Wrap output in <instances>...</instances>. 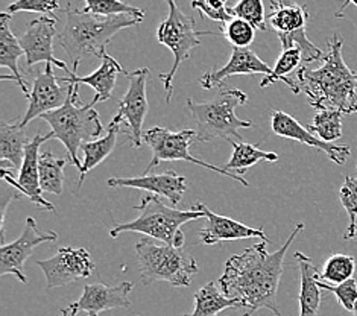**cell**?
<instances>
[{
  "mask_svg": "<svg viewBox=\"0 0 357 316\" xmlns=\"http://www.w3.org/2000/svg\"><path fill=\"white\" fill-rule=\"evenodd\" d=\"M61 316H70V313L67 312V309H63V310H61Z\"/></svg>",
  "mask_w": 357,
  "mask_h": 316,
  "instance_id": "b9f144b4",
  "label": "cell"
},
{
  "mask_svg": "<svg viewBox=\"0 0 357 316\" xmlns=\"http://www.w3.org/2000/svg\"><path fill=\"white\" fill-rule=\"evenodd\" d=\"M248 102V95L242 90H224L216 98L207 102H195L187 99L195 123H197L198 142H210L213 139H225L231 142H243L241 130L252 128L251 121H242L236 116V108Z\"/></svg>",
  "mask_w": 357,
  "mask_h": 316,
  "instance_id": "8992f818",
  "label": "cell"
},
{
  "mask_svg": "<svg viewBox=\"0 0 357 316\" xmlns=\"http://www.w3.org/2000/svg\"><path fill=\"white\" fill-rule=\"evenodd\" d=\"M166 3L169 5V14L166 19L160 23V27L157 29V40L167 49H171V52L175 57L171 72L158 76L165 84L166 102L169 104L172 99L174 78L178 67H180L185 59L190 58L192 50L195 47L201 46V40L198 38L199 32L195 29L193 17L184 14L175 3V0H166Z\"/></svg>",
  "mask_w": 357,
  "mask_h": 316,
  "instance_id": "ba28073f",
  "label": "cell"
},
{
  "mask_svg": "<svg viewBox=\"0 0 357 316\" xmlns=\"http://www.w3.org/2000/svg\"><path fill=\"white\" fill-rule=\"evenodd\" d=\"M271 128L274 134L280 135V137H286L295 142H300L303 144H309V146L326 152L327 157L331 161H335L336 165H344L351 153V149L348 144H335L321 140L313 133H310L307 128H304L295 117L284 113L282 110L272 111Z\"/></svg>",
  "mask_w": 357,
  "mask_h": 316,
  "instance_id": "ac0fdd59",
  "label": "cell"
},
{
  "mask_svg": "<svg viewBox=\"0 0 357 316\" xmlns=\"http://www.w3.org/2000/svg\"><path fill=\"white\" fill-rule=\"evenodd\" d=\"M307 20V8L300 5L296 0H271V13L268 14L266 23L275 31L283 50L298 46L303 50L304 61L313 63L324 58V54L305 33Z\"/></svg>",
  "mask_w": 357,
  "mask_h": 316,
  "instance_id": "30bf717a",
  "label": "cell"
},
{
  "mask_svg": "<svg viewBox=\"0 0 357 316\" xmlns=\"http://www.w3.org/2000/svg\"><path fill=\"white\" fill-rule=\"evenodd\" d=\"M353 316H357V301L354 303V309H353Z\"/></svg>",
  "mask_w": 357,
  "mask_h": 316,
  "instance_id": "7bdbcfd3",
  "label": "cell"
},
{
  "mask_svg": "<svg viewBox=\"0 0 357 316\" xmlns=\"http://www.w3.org/2000/svg\"><path fill=\"white\" fill-rule=\"evenodd\" d=\"M318 286L322 290H327V292L333 294L337 298L339 304H341L345 310L353 312L354 303L357 301V281L354 277L344 281V283H339V285H330L319 278Z\"/></svg>",
  "mask_w": 357,
  "mask_h": 316,
  "instance_id": "8d00e7d4",
  "label": "cell"
},
{
  "mask_svg": "<svg viewBox=\"0 0 357 316\" xmlns=\"http://www.w3.org/2000/svg\"><path fill=\"white\" fill-rule=\"evenodd\" d=\"M134 285L131 281H122L117 286H107L104 283H93L84 286V292L78 301L66 307L70 316L79 312H87L89 316H98L100 312L112 309H128L131 307L130 294Z\"/></svg>",
  "mask_w": 357,
  "mask_h": 316,
  "instance_id": "2e32d148",
  "label": "cell"
},
{
  "mask_svg": "<svg viewBox=\"0 0 357 316\" xmlns=\"http://www.w3.org/2000/svg\"><path fill=\"white\" fill-rule=\"evenodd\" d=\"M13 20V14L2 13L0 14V66L8 67L13 72L14 81L20 85V90L24 95L29 96L28 85L24 82L20 73L19 58L24 55V50L20 45V40H17L14 32L10 28V22Z\"/></svg>",
  "mask_w": 357,
  "mask_h": 316,
  "instance_id": "603a6c76",
  "label": "cell"
},
{
  "mask_svg": "<svg viewBox=\"0 0 357 316\" xmlns=\"http://www.w3.org/2000/svg\"><path fill=\"white\" fill-rule=\"evenodd\" d=\"M193 209L204 211L206 215V225L199 230V237L204 245H216L228 241H239V239H261L263 242H269L263 228H251L242 222L216 215L208 210L202 202H197Z\"/></svg>",
  "mask_w": 357,
  "mask_h": 316,
  "instance_id": "d6986e66",
  "label": "cell"
},
{
  "mask_svg": "<svg viewBox=\"0 0 357 316\" xmlns=\"http://www.w3.org/2000/svg\"><path fill=\"white\" fill-rule=\"evenodd\" d=\"M339 198H341L342 206L350 218V225L347 228V233L344 239H353L357 234V176H347L345 183L339 192Z\"/></svg>",
  "mask_w": 357,
  "mask_h": 316,
  "instance_id": "d590c367",
  "label": "cell"
},
{
  "mask_svg": "<svg viewBox=\"0 0 357 316\" xmlns=\"http://www.w3.org/2000/svg\"><path fill=\"white\" fill-rule=\"evenodd\" d=\"M78 67L73 66V70L66 78H58L59 82L66 85H89L95 90V98L90 104L95 107L99 102H105L113 95V90L116 87L117 76L121 73H125L123 67L116 61V58L112 55L104 54L102 57V64L98 70L93 72L89 76H78Z\"/></svg>",
  "mask_w": 357,
  "mask_h": 316,
  "instance_id": "44dd1931",
  "label": "cell"
},
{
  "mask_svg": "<svg viewBox=\"0 0 357 316\" xmlns=\"http://www.w3.org/2000/svg\"><path fill=\"white\" fill-rule=\"evenodd\" d=\"M59 10H61V5L58 0H14L11 5H8L6 13L13 15L15 13H38L55 17V13Z\"/></svg>",
  "mask_w": 357,
  "mask_h": 316,
  "instance_id": "74e56055",
  "label": "cell"
},
{
  "mask_svg": "<svg viewBox=\"0 0 357 316\" xmlns=\"http://www.w3.org/2000/svg\"><path fill=\"white\" fill-rule=\"evenodd\" d=\"M225 5L227 0H192V8L198 10L201 17H207V19L222 24L233 19Z\"/></svg>",
  "mask_w": 357,
  "mask_h": 316,
  "instance_id": "f35d334b",
  "label": "cell"
},
{
  "mask_svg": "<svg viewBox=\"0 0 357 316\" xmlns=\"http://www.w3.org/2000/svg\"><path fill=\"white\" fill-rule=\"evenodd\" d=\"M19 196V193L13 190V186L2 179V204H0V207H2V215H0V222H2V245H5V211L8 207V201L17 200Z\"/></svg>",
  "mask_w": 357,
  "mask_h": 316,
  "instance_id": "ab89813d",
  "label": "cell"
},
{
  "mask_svg": "<svg viewBox=\"0 0 357 316\" xmlns=\"http://www.w3.org/2000/svg\"><path fill=\"white\" fill-rule=\"evenodd\" d=\"M50 139H52V134L50 133L46 135H33L28 142L26 148H24V158L22 167L19 169V178L14 179L13 170L2 167V179H5L6 183H10L14 189H17L20 193L26 195L37 207L49 211H55L54 204L45 200V192L41 190L40 186V146Z\"/></svg>",
  "mask_w": 357,
  "mask_h": 316,
  "instance_id": "4fadbf2b",
  "label": "cell"
},
{
  "mask_svg": "<svg viewBox=\"0 0 357 316\" xmlns=\"http://www.w3.org/2000/svg\"><path fill=\"white\" fill-rule=\"evenodd\" d=\"M356 170H357V167H356Z\"/></svg>",
  "mask_w": 357,
  "mask_h": 316,
  "instance_id": "ee69618b",
  "label": "cell"
},
{
  "mask_svg": "<svg viewBox=\"0 0 357 316\" xmlns=\"http://www.w3.org/2000/svg\"><path fill=\"white\" fill-rule=\"evenodd\" d=\"M56 233H41L33 218H28L24 222L23 233L17 241L0 246V276L11 274L19 278L22 283H28V277L23 274V266L31 257L33 250L41 243L55 242Z\"/></svg>",
  "mask_w": 357,
  "mask_h": 316,
  "instance_id": "5bb4252c",
  "label": "cell"
},
{
  "mask_svg": "<svg viewBox=\"0 0 357 316\" xmlns=\"http://www.w3.org/2000/svg\"><path fill=\"white\" fill-rule=\"evenodd\" d=\"M195 137H197V131L195 130L171 131L160 126L151 128L149 131L143 134V143L152 151L151 163L144 169V174H151V170L158 166L161 161H187V163L198 165L204 169L213 170V172L231 178L234 181L243 184L245 187H250V183L243 176L231 174V170H227L225 167L210 165L206 163V161L192 157L189 148Z\"/></svg>",
  "mask_w": 357,
  "mask_h": 316,
  "instance_id": "9c48e42d",
  "label": "cell"
},
{
  "mask_svg": "<svg viewBox=\"0 0 357 316\" xmlns=\"http://www.w3.org/2000/svg\"><path fill=\"white\" fill-rule=\"evenodd\" d=\"M56 22L58 19H55V17L41 15L28 24L26 31H24V33L20 37V45L24 50V57H26L28 69L37 63H49L55 64L67 73L72 72L69 70V67L66 66L64 61H61V59H58L54 55Z\"/></svg>",
  "mask_w": 357,
  "mask_h": 316,
  "instance_id": "9a60e30c",
  "label": "cell"
},
{
  "mask_svg": "<svg viewBox=\"0 0 357 316\" xmlns=\"http://www.w3.org/2000/svg\"><path fill=\"white\" fill-rule=\"evenodd\" d=\"M134 250L144 286L166 281L174 287H187L192 277L199 271L198 262L183 246L158 245L151 239H140Z\"/></svg>",
  "mask_w": 357,
  "mask_h": 316,
  "instance_id": "52a82bcc",
  "label": "cell"
},
{
  "mask_svg": "<svg viewBox=\"0 0 357 316\" xmlns=\"http://www.w3.org/2000/svg\"><path fill=\"white\" fill-rule=\"evenodd\" d=\"M271 75L272 67L268 66L263 59L252 52L248 47H234L229 61L222 67V69L215 72H207L201 76L199 84L202 89L211 90L215 87H220L227 78L234 75Z\"/></svg>",
  "mask_w": 357,
  "mask_h": 316,
  "instance_id": "7402d4cb",
  "label": "cell"
},
{
  "mask_svg": "<svg viewBox=\"0 0 357 316\" xmlns=\"http://www.w3.org/2000/svg\"><path fill=\"white\" fill-rule=\"evenodd\" d=\"M142 22L139 17L128 14L93 15L69 3L66 6V24L58 37V45L66 50L72 66H79L86 58L104 57L107 46L119 31Z\"/></svg>",
  "mask_w": 357,
  "mask_h": 316,
  "instance_id": "3957f363",
  "label": "cell"
},
{
  "mask_svg": "<svg viewBox=\"0 0 357 316\" xmlns=\"http://www.w3.org/2000/svg\"><path fill=\"white\" fill-rule=\"evenodd\" d=\"M342 2H344V5H342V8H341V10H339L337 11V17H341L342 15V11L345 10V8L348 6V5H356L357 6V0H342Z\"/></svg>",
  "mask_w": 357,
  "mask_h": 316,
  "instance_id": "60d3db41",
  "label": "cell"
},
{
  "mask_svg": "<svg viewBox=\"0 0 357 316\" xmlns=\"http://www.w3.org/2000/svg\"><path fill=\"white\" fill-rule=\"evenodd\" d=\"M70 85H59V80L52 70V64H46L43 70H38L33 80L32 91L29 93V107L26 110L23 121L20 122L26 126L33 119L41 117L49 111L63 107L69 96Z\"/></svg>",
  "mask_w": 357,
  "mask_h": 316,
  "instance_id": "e0dca14e",
  "label": "cell"
},
{
  "mask_svg": "<svg viewBox=\"0 0 357 316\" xmlns=\"http://www.w3.org/2000/svg\"><path fill=\"white\" fill-rule=\"evenodd\" d=\"M234 307L241 309V303L233 298H228L222 290H219L215 281L204 285L195 295V307L190 315L183 316H216L222 310Z\"/></svg>",
  "mask_w": 357,
  "mask_h": 316,
  "instance_id": "4316f807",
  "label": "cell"
},
{
  "mask_svg": "<svg viewBox=\"0 0 357 316\" xmlns=\"http://www.w3.org/2000/svg\"><path fill=\"white\" fill-rule=\"evenodd\" d=\"M295 259L298 262L300 276H301V289H300V316H317L321 306V287L318 286V280L321 274L313 266V262L307 255L296 251Z\"/></svg>",
  "mask_w": 357,
  "mask_h": 316,
  "instance_id": "cb8c5ba5",
  "label": "cell"
},
{
  "mask_svg": "<svg viewBox=\"0 0 357 316\" xmlns=\"http://www.w3.org/2000/svg\"><path fill=\"white\" fill-rule=\"evenodd\" d=\"M109 187H131V189H142L154 195H160L171 201L174 207L181 202L184 193L187 192V179L178 175L174 170H167L165 174H143L134 178H109Z\"/></svg>",
  "mask_w": 357,
  "mask_h": 316,
  "instance_id": "ffe728a7",
  "label": "cell"
},
{
  "mask_svg": "<svg viewBox=\"0 0 357 316\" xmlns=\"http://www.w3.org/2000/svg\"><path fill=\"white\" fill-rule=\"evenodd\" d=\"M342 116L339 110H319L307 130L321 140L333 143L342 137Z\"/></svg>",
  "mask_w": 357,
  "mask_h": 316,
  "instance_id": "4dcf8cb0",
  "label": "cell"
},
{
  "mask_svg": "<svg viewBox=\"0 0 357 316\" xmlns=\"http://www.w3.org/2000/svg\"><path fill=\"white\" fill-rule=\"evenodd\" d=\"M356 271V262L351 255L333 254L324 263V269L321 272V280L330 285H339L353 278Z\"/></svg>",
  "mask_w": 357,
  "mask_h": 316,
  "instance_id": "1f68e13d",
  "label": "cell"
},
{
  "mask_svg": "<svg viewBox=\"0 0 357 316\" xmlns=\"http://www.w3.org/2000/svg\"><path fill=\"white\" fill-rule=\"evenodd\" d=\"M303 61H304V55H303V50L298 46L284 49L282 55L278 57L275 66L272 67V73L266 75L265 78L260 81V87L265 89L268 85H272L277 81H283L289 85V89H291L295 95H298L301 91L298 81L289 80L287 76L298 69Z\"/></svg>",
  "mask_w": 357,
  "mask_h": 316,
  "instance_id": "83f0119b",
  "label": "cell"
},
{
  "mask_svg": "<svg viewBox=\"0 0 357 316\" xmlns=\"http://www.w3.org/2000/svg\"><path fill=\"white\" fill-rule=\"evenodd\" d=\"M344 40L336 31L328 41V50L318 69L300 67L296 81L307 95L309 104L319 110H339L344 114L357 113V72L342 57Z\"/></svg>",
  "mask_w": 357,
  "mask_h": 316,
  "instance_id": "7a4b0ae2",
  "label": "cell"
},
{
  "mask_svg": "<svg viewBox=\"0 0 357 316\" xmlns=\"http://www.w3.org/2000/svg\"><path fill=\"white\" fill-rule=\"evenodd\" d=\"M228 13L233 17H239V19L250 22L256 29H268L263 0H239L237 5L228 8Z\"/></svg>",
  "mask_w": 357,
  "mask_h": 316,
  "instance_id": "e575fe53",
  "label": "cell"
},
{
  "mask_svg": "<svg viewBox=\"0 0 357 316\" xmlns=\"http://www.w3.org/2000/svg\"><path fill=\"white\" fill-rule=\"evenodd\" d=\"M151 72L148 67L134 70L128 75L130 87L125 96L119 102V111L113 121L121 123L126 122V134L134 148H140L143 144V121L148 113V98H146V82Z\"/></svg>",
  "mask_w": 357,
  "mask_h": 316,
  "instance_id": "8fae6325",
  "label": "cell"
},
{
  "mask_svg": "<svg viewBox=\"0 0 357 316\" xmlns=\"http://www.w3.org/2000/svg\"><path fill=\"white\" fill-rule=\"evenodd\" d=\"M121 133V123L112 122L107 128V134L104 137L96 139V140H90V142H84L82 143V166L79 170V179H78V186H76V190L81 189V186L84 183V178L90 172L93 167H96L100 165L109 153H112L116 148V142H117V135Z\"/></svg>",
  "mask_w": 357,
  "mask_h": 316,
  "instance_id": "484cf974",
  "label": "cell"
},
{
  "mask_svg": "<svg viewBox=\"0 0 357 316\" xmlns=\"http://www.w3.org/2000/svg\"><path fill=\"white\" fill-rule=\"evenodd\" d=\"M78 95L79 85H70L66 104L45 113L40 119H43L50 126L52 139H56L64 144L67 153H69L70 163L81 170L82 161L78 158V149L84 142L96 140L104 133V125H102L95 107L91 104L79 105Z\"/></svg>",
  "mask_w": 357,
  "mask_h": 316,
  "instance_id": "277c9868",
  "label": "cell"
},
{
  "mask_svg": "<svg viewBox=\"0 0 357 316\" xmlns=\"http://www.w3.org/2000/svg\"><path fill=\"white\" fill-rule=\"evenodd\" d=\"M233 146V153L229 160L227 161V165L224 166L227 170H236V172H245L246 169H250L251 166L260 163V161H278V156L275 152H269V151H261L259 148V144H251V143H245V142H231Z\"/></svg>",
  "mask_w": 357,
  "mask_h": 316,
  "instance_id": "f1b7e54d",
  "label": "cell"
},
{
  "mask_svg": "<svg viewBox=\"0 0 357 316\" xmlns=\"http://www.w3.org/2000/svg\"><path fill=\"white\" fill-rule=\"evenodd\" d=\"M303 230V222L296 224L286 243L275 253H268L266 243L269 242L261 241L225 262L219 286L228 298L241 303V309H245L243 316H252L260 309H268L280 316L277 290L283 274L284 257L289 246Z\"/></svg>",
  "mask_w": 357,
  "mask_h": 316,
  "instance_id": "6da1fadb",
  "label": "cell"
},
{
  "mask_svg": "<svg viewBox=\"0 0 357 316\" xmlns=\"http://www.w3.org/2000/svg\"><path fill=\"white\" fill-rule=\"evenodd\" d=\"M222 33L233 47H250L256 37V28L250 22L233 17L222 24Z\"/></svg>",
  "mask_w": 357,
  "mask_h": 316,
  "instance_id": "836d02e7",
  "label": "cell"
},
{
  "mask_svg": "<svg viewBox=\"0 0 357 316\" xmlns=\"http://www.w3.org/2000/svg\"><path fill=\"white\" fill-rule=\"evenodd\" d=\"M82 11L93 15H102V17L128 14V15L139 17L142 20L144 19L143 10L125 3L122 0H86V8H84Z\"/></svg>",
  "mask_w": 357,
  "mask_h": 316,
  "instance_id": "d6a6232c",
  "label": "cell"
},
{
  "mask_svg": "<svg viewBox=\"0 0 357 316\" xmlns=\"http://www.w3.org/2000/svg\"><path fill=\"white\" fill-rule=\"evenodd\" d=\"M29 139L26 134V126L20 122H2L0 123V160L2 167L20 169L24 158V148Z\"/></svg>",
  "mask_w": 357,
  "mask_h": 316,
  "instance_id": "d4e9b609",
  "label": "cell"
},
{
  "mask_svg": "<svg viewBox=\"0 0 357 316\" xmlns=\"http://www.w3.org/2000/svg\"><path fill=\"white\" fill-rule=\"evenodd\" d=\"M47 281V289H55L73 283L81 278H89L95 271V263L86 248L63 246L47 260H37Z\"/></svg>",
  "mask_w": 357,
  "mask_h": 316,
  "instance_id": "7c38bea8",
  "label": "cell"
},
{
  "mask_svg": "<svg viewBox=\"0 0 357 316\" xmlns=\"http://www.w3.org/2000/svg\"><path fill=\"white\" fill-rule=\"evenodd\" d=\"M66 158H58L52 152H43L40 156V186L45 193L63 195Z\"/></svg>",
  "mask_w": 357,
  "mask_h": 316,
  "instance_id": "f546056e",
  "label": "cell"
},
{
  "mask_svg": "<svg viewBox=\"0 0 357 316\" xmlns=\"http://www.w3.org/2000/svg\"><path fill=\"white\" fill-rule=\"evenodd\" d=\"M134 209L139 211V218L125 224H117L109 230V236L113 239L122 233H142L166 245L181 248L185 241L181 227L187 222L206 218L204 211L198 209L178 210L166 207L157 195H144L142 202Z\"/></svg>",
  "mask_w": 357,
  "mask_h": 316,
  "instance_id": "5b68a950",
  "label": "cell"
}]
</instances>
